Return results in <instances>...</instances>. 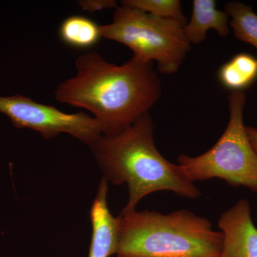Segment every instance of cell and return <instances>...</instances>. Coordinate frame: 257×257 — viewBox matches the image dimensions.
<instances>
[{"label":"cell","instance_id":"1","mask_svg":"<svg viewBox=\"0 0 257 257\" xmlns=\"http://www.w3.org/2000/svg\"><path fill=\"white\" fill-rule=\"evenodd\" d=\"M75 67L76 75L57 86L55 99L90 111L104 136L130 127L149 112L162 94L153 62L143 63L132 57L116 65L98 52H89L76 59Z\"/></svg>","mask_w":257,"mask_h":257},{"label":"cell","instance_id":"2","mask_svg":"<svg viewBox=\"0 0 257 257\" xmlns=\"http://www.w3.org/2000/svg\"><path fill=\"white\" fill-rule=\"evenodd\" d=\"M153 131L148 112L124 131L113 136L101 135L89 147L103 178L116 185H127L128 202L122 211L135 209L144 197L160 191H170L187 199L200 197V191L180 167L157 150Z\"/></svg>","mask_w":257,"mask_h":257},{"label":"cell","instance_id":"3","mask_svg":"<svg viewBox=\"0 0 257 257\" xmlns=\"http://www.w3.org/2000/svg\"><path fill=\"white\" fill-rule=\"evenodd\" d=\"M116 257H219L223 235L209 219L186 209L121 211Z\"/></svg>","mask_w":257,"mask_h":257},{"label":"cell","instance_id":"4","mask_svg":"<svg viewBox=\"0 0 257 257\" xmlns=\"http://www.w3.org/2000/svg\"><path fill=\"white\" fill-rule=\"evenodd\" d=\"M184 25L171 19L157 18L136 8L116 7L112 21L101 25L102 38L128 47L133 58L150 63L156 61L161 73H175L190 50Z\"/></svg>","mask_w":257,"mask_h":257},{"label":"cell","instance_id":"5","mask_svg":"<svg viewBox=\"0 0 257 257\" xmlns=\"http://www.w3.org/2000/svg\"><path fill=\"white\" fill-rule=\"evenodd\" d=\"M246 99L244 92L230 93L229 122L217 143L200 156L181 155L177 158L184 175L193 183L219 178L231 187L257 193V155L243 124Z\"/></svg>","mask_w":257,"mask_h":257},{"label":"cell","instance_id":"6","mask_svg":"<svg viewBox=\"0 0 257 257\" xmlns=\"http://www.w3.org/2000/svg\"><path fill=\"white\" fill-rule=\"evenodd\" d=\"M0 113L8 116L15 127L30 128L45 139L67 133L90 147L102 135L99 121L83 111L67 114L20 94L0 96Z\"/></svg>","mask_w":257,"mask_h":257},{"label":"cell","instance_id":"7","mask_svg":"<svg viewBox=\"0 0 257 257\" xmlns=\"http://www.w3.org/2000/svg\"><path fill=\"white\" fill-rule=\"evenodd\" d=\"M218 224L223 235L219 257H257V227L248 201L240 199L224 211Z\"/></svg>","mask_w":257,"mask_h":257},{"label":"cell","instance_id":"8","mask_svg":"<svg viewBox=\"0 0 257 257\" xmlns=\"http://www.w3.org/2000/svg\"><path fill=\"white\" fill-rule=\"evenodd\" d=\"M107 193L108 182L102 178L91 207L92 234L87 257H110L116 253L118 221L108 207Z\"/></svg>","mask_w":257,"mask_h":257},{"label":"cell","instance_id":"9","mask_svg":"<svg viewBox=\"0 0 257 257\" xmlns=\"http://www.w3.org/2000/svg\"><path fill=\"white\" fill-rule=\"evenodd\" d=\"M192 5V18L184 27L191 44L202 43L210 29L215 30L221 37L229 35V16L225 12L216 9L215 0H194Z\"/></svg>","mask_w":257,"mask_h":257},{"label":"cell","instance_id":"10","mask_svg":"<svg viewBox=\"0 0 257 257\" xmlns=\"http://www.w3.org/2000/svg\"><path fill=\"white\" fill-rule=\"evenodd\" d=\"M218 80L231 92H243L257 81V58L246 52L234 55L218 70Z\"/></svg>","mask_w":257,"mask_h":257},{"label":"cell","instance_id":"11","mask_svg":"<svg viewBox=\"0 0 257 257\" xmlns=\"http://www.w3.org/2000/svg\"><path fill=\"white\" fill-rule=\"evenodd\" d=\"M59 36L65 45L80 50L95 46L102 38L101 25L81 15H72L64 20L59 28Z\"/></svg>","mask_w":257,"mask_h":257},{"label":"cell","instance_id":"12","mask_svg":"<svg viewBox=\"0 0 257 257\" xmlns=\"http://www.w3.org/2000/svg\"><path fill=\"white\" fill-rule=\"evenodd\" d=\"M225 13L231 17L230 25L236 38L252 45L257 50V15L252 8L239 2H229Z\"/></svg>","mask_w":257,"mask_h":257},{"label":"cell","instance_id":"13","mask_svg":"<svg viewBox=\"0 0 257 257\" xmlns=\"http://www.w3.org/2000/svg\"><path fill=\"white\" fill-rule=\"evenodd\" d=\"M121 5L136 8L157 18L176 20L184 26L187 24L179 0H124Z\"/></svg>","mask_w":257,"mask_h":257},{"label":"cell","instance_id":"14","mask_svg":"<svg viewBox=\"0 0 257 257\" xmlns=\"http://www.w3.org/2000/svg\"><path fill=\"white\" fill-rule=\"evenodd\" d=\"M79 4L86 11L94 12L104 9L116 8V1L113 0H99V1H80Z\"/></svg>","mask_w":257,"mask_h":257},{"label":"cell","instance_id":"15","mask_svg":"<svg viewBox=\"0 0 257 257\" xmlns=\"http://www.w3.org/2000/svg\"><path fill=\"white\" fill-rule=\"evenodd\" d=\"M246 134L251 147L257 155V128L246 126Z\"/></svg>","mask_w":257,"mask_h":257}]
</instances>
